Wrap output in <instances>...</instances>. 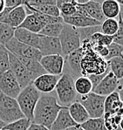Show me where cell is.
Segmentation results:
<instances>
[{
    "mask_svg": "<svg viewBox=\"0 0 123 130\" xmlns=\"http://www.w3.org/2000/svg\"><path fill=\"white\" fill-rule=\"evenodd\" d=\"M63 107L58 102L54 94H41L33 113L32 122L51 130L59 110Z\"/></svg>",
    "mask_w": 123,
    "mask_h": 130,
    "instance_id": "1",
    "label": "cell"
},
{
    "mask_svg": "<svg viewBox=\"0 0 123 130\" xmlns=\"http://www.w3.org/2000/svg\"><path fill=\"white\" fill-rule=\"evenodd\" d=\"M80 47L84 50V55L80 63L83 76L100 75L108 71V61L94 51L91 40L80 42Z\"/></svg>",
    "mask_w": 123,
    "mask_h": 130,
    "instance_id": "2",
    "label": "cell"
},
{
    "mask_svg": "<svg viewBox=\"0 0 123 130\" xmlns=\"http://www.w3.org/2000/svg\"><path fill=\"white\" fill-rule=\"evenodd\" d=\"M41 93L35 88L32 83L25 87L20 91L19 94L16 98L20 110L23 113L24 116L32 122L33 113L39 101Z\"/></svg>",
    "mask_w": 123,
    "mask_h": 130,
    "instance_id": "3",
    "label": "cell"
},
{
    "mask_svg": "<svg viewBox=\"0 0 123 130\" xmlns=\"http://www.w3.org/2000/svg\"><path fill=\"white\" fill-rule=\"evenodd\" d=\"M55 93L60 106L68 107L77 100L74 79L67 73H63L55 87Z\"/></svg>",
    "mask_w": 123,
    "mask_h": 130,
    "instance_id": "4",
    "label": "cell"
},
{
    "mask_svg": "<svg viewBox=\"0 0 123 130\" xmlns=\"http://www.w3.org/2000/svg\"><path fill=\"white\" fill-rule=\"evenodd\" d=\"M59 39L62 50V56L64 58L80 47L79 30L72 25L64 23L63 29L59 36Z\"/></svg>",
    "mask_w": 123,
    "mask_h": 130,
    "instance_id": "5",
    "label": "cell"
},
{
    "mask_svg": "<svg viewBox=\"0 0 123 130\" xmlns=\"http://www.w3.org/2000/svg\"><path fill=\"white\" fill-rule=\"evenodd\" d=\"M25 118L16 99L0 93V120L5 125Z\"/></svg>",
    "mask_w": 123,
    "mask_h": 130,
    "instance_id": "6",
    "label": "cell"
},
{
    "mask_svg": "<svg viewBox=\"0 0 123 130\" xmlns=\"http://www.w3.org/2000/svg\"><path fill=\"white\" fill-rule=\"evenodd\" d=\"M105 100L106 97L98 95L92 92L86 95L79 96L78 100L76 101L85 107L89 117L94 119V118L103 117L104 115Z\"/></svg>",
    "mask_w": 123,
    "mask_h": 130,
    "instance_id": "7",
    "label": "cell"
},
{
    "mask_svg": "<svg viewBox=\"0 0 123 130\" xmlns=\"http://www.w3.org/2000/svg\"><path fill=\"white\" fill-rule=\"evenodd\" d=\"M5 47L8 50L9 53H12L16 57L26 58V59H31L37 61H39L42 58V55L38 49L17 41L15 38L11 39L5 45Z\"/></svg>",
    "mask_w": 123,
    "mask_h": 130,
    "instance_id": "8",
    "label": "cell"
},
{
    "mask_svg": "<svg viewBox=\"0 0 123 130\" xmlns=\"http://www.w3.org/2000/svg\"><path fill=\"white\" fill-rule=\"evenodd\" d=\"M9 70L17 79L21 89L25 88V87L33 82L32 78L31 77L29 72L25 67V66L15 55L11 53H9Z\"/></svg>",
    "mask_w": 123,
    "mask_h": 130,
    "instance_id": "9",
    "label": "cell"
},
{
    "mask_svg": "<svg viewBox=\"0 0 123 130\" xmlns=\"http://www.w3.org/2000/svg\"><path fill=\"white\" fill-rule=\"evenodd\" d=\"M101 3L102 2L99 1H86L84 4L77 3V11L75 15L90 18L100 23H102L106 19L102 13Z\"/></svg>",
    "mask_w": 123,
    "mask_h": 130,
    "instance_id": "10",
    "label": "cell"
},
{
    "mask_svg": "<svg viewBox=\"0 0 123 130\" xmlns=\"http://www.w3.org/2000/svg\"><path fill=\"white\" fill-rule=\"evenodd\" d=\"M21 90L17 79L10 70L0 74V93L8 97L16 99Z\"/></svg>",
    "mask_w": 123,
    "mask_h": 130,
    "instance_id": "11",
    "label": "cell"
},
{
    "mask_svg": "<svg viewBox=\"0 0 123 130\" xmlns=\"http://www.w3.org/2000/svg\"><path fill=\"white\" fill-rule=\"evenodd\" d=\"M43 69L48 74L62 75L65 69V58L62 55L43 56L39 60Z\"/></svg>",
    "mask_w": 123,
    "mask_h": 130,
    "instance_id": "12",
    "label": "cell"
},
{
    "mask_svg": "<svg viewBox=\"0 0 123 130\" xmlns=\"http://www.w3.org/2000/svg\"><path fill=\"white\" fill-rule=\"evenodd\" d=\"M60 76L61 75H51L45 73L35 79L32 82V85L40 93L48 94L55 90Z\"/></svg>",
    "mask_w": 123,
    "mask_h": 130,
    "instance_id": "13",
    "label": "cell"
},
{
    "mask_svg": "<svg viewBox=\"0 0 123 130\" xmlns=\"http://www.w3.org/2000/svg\"><path fill=\"white\" fill-rule=\"evenodd\" d=\"M38 50L41 53L42 57L54 54L62 55V50H61L59 38H51L40 35Z\"/></svg>",
    "mask_w": 123,
    "mask_h": 130,
    "instance_id": "14",
    "label": "cell"
},
{
    "mask_svg": "<svg viewBox=\"0 0 123 130\" xmlns=\"http://www.w3.org/2000/svg\"><path fill=\"white\" fill-rule=\"evenodd\" d=\"M83 55H84V50L80 47L78 50L73 52L66 57H65V67L66 66L69 69V71L65 73H69L73 78H79L82 76L80 63Z\"/></svg>",
    "mask_w": 123,
    "mask_h": 130,
    "instance_id": "15",
    "label": "cell"
},
{
    "mask_svg": "<svg viewBox=\"0 0 123 130\" xmlns=\"http://www.w3.org/2000/svg\"><path fill=\"white\" fill-rule=\"evenodd\" d=\"M118 82L119 80L114 75V73L109 71L106 74V76L102 79V80L98 84V86L93 90V93H96L98 95L107 97V96L110 95L111 93L117 91Z\"/></svg>",
    "mask_w": 123,
    "mask_h": 130,
    "instance_id": "16",
    "label": "cell"
},
{
    "mask_svg": "<svg viewBox=\"0 0 123 130\" xmlns=\"http://www.w3.org/2000/svg\"><path fill=\"white\" fill-rule=\"evenodd\" d=\"M74 126H77V124L71 117L68 107H63L59 110L54 122L51 125V130H65Z\"/></svg>",
    "mask_w": 123,
    "mask_h": 130,
    "instance_id": "17",
    "label": "cell"
},
{
    "mask_svg": "<svg viewBox=\"0 0 123 130\" xmlns=\"http://www.w3.org/2000/svg\"><path fill=\"white\" fill-rule=\"evenodd\" d=\"M14 38L17 41L25 44L29 46H31L35 49L39 48L40 35L38 33L31 32V31H29L25 29H23V28H16Z\"/></svg>",
    "mask_w": 123,
    "mask_h": 130,
    "instance_id": "18",
    "label": "cell"
},
{
    "mask_svg": "<svg viewBox=\"0 0 123 130\" xmlns=\"http://www.w3.org/2000/svg\"><path fill=\"white\" fill-rule=\"evenodd\" d=\"M62 19L65 24L72 25V26L77 28V29L92 27V26H98V25H101V23L94 20V19H93L83 17V16H79V15L71 16V17H63Z\"/></svg>",
    "mask_w": 123,
    "mask_h": 130,
    "instance_id": "19",
    "label": "cell"
},
{
    "mask_svg": "<svg viewBox=\"0 0 123 130\" xmlns=\"http://www.w3.org/2000/svg\"><path fill=\"white\" fill-rule=\"evenodd\" d=\"M68 111L72 119L77 125H81L90 119L85 107L77 101L68 106Z\"/></svg>",
    "mask_w": 123,
    "mask_h": 130,
    "instance_id": "20",
    "label": "cell"
},
{
    "mask_svg": "<svg viewBox=\"0 0 123 130\" xmlns=\"http://www.w3.org/2000/svg\"><path fill=\"white\" fill-rule=\"evenodd\" d=\"M123 106L122 101H120V97H119L118 92L115 91L114 93H111L110 95L107 96L106 100H105V112L104 113H108V115H115L117 112L119 111L121 107Z\"/></svg>",
    "mask_w": 123,
    "mask_h": 130,
    "instance_id": "21",
    "label": "cell"
},
{
    "mask_svg": "<svg viewBox=\"0 0 123 130\" xmlns=\"http://www.w3.org/2000/svg\"><path fill=\"white\" fill-rule=\"evenodd\" d=\"M17 58L25 66V67L29 72L30 75L32 78L33 80L35 79H37L39 76L46 73L45 72V70L43 69L42 66L40 65L39 61L33 60V59H26V58H22V57H17Z\"/></svg>",
    "mask_w": 123,
    "mask_h": 130,
    "instance_id": "22",
    "label": "cell"
},
{
    "mask_svg": "<svg viewBox=\"0 0 123 130\" xmlns=\"http://www.w3.org/2000/svg\"><path fill=\"white\" fill-rule=\"evenodd\" d=\"M44 26H45V25L40 21V19L34 13L31 12V14L26 16L25 20L19 25V28H23V29H25L29 31L39 34Z\"/></svg>",
    "mask_w": 123,
    "mask_h": 130,
    "instance_id": "23",
    "label": "cell"
},
{
    "mask_svg": "<svg viewBox=\"0 0 123 130\" xmlns=\"http://www.w3.org/2000/svg\"><path fill=\"white\" fill-rule=\"evenodd\" d=\"M120 3L116 0H105L101 3V10L105 19H114L120 15Z\"/></svg>",
    "mask_w": 123,
    "mask_h": 130,
    "instance_id": "24",
    "label": "cell"
},
{
    "mask_svg": "<svg viewBox=\"0 0 123 130\" xmlns=\"http://www.w3.org/2000/svg\"><path fill=\"white\" fill-rule=\"evenodd\" d=\"M56 5L62 18L73 16L77 11V2L74 0H58Z\"/></svg>",
    "mask_w": 123,
    "mask_h": 130,
    "instance_id": "25",
    "label": "cell"
},
{
    "mask_svg": "<svg viewBox=\"0 0 123 130\" xmlns=\"http://www.w3.org/2000/svg\"><path fill=\"white\" fill-rule=\"evenodd\" d=\"M74 87L77 94L86 95L93 92V84L87 76H80L74 81Z\"/></svg>",
    "mask_w": 123,
    "mask_h": 130,
    "instance_id": "26",
    "label": "cell"
},
{
    "mask_svg": "<svg viewBox=\"0 0 123 130\" xmlns=\"http://www.w3.org/2000/svg\"><path fill=\"white\" fill-rule=\"evenodd\" d=\"M123 56V55H122ZM116 57L108 60V67L117 79L123 78V57Z\"/></svg>",
    "mask_w": 123,
    "mask_h": 130,
    "instance_id": "27",
    "label": "cell"
},
{
    "mask_svg": "<svg viewBox=\"0 0 123 130\" xmlns=\"http://www.w3.org/2000/svg\"><path fill=\"white\" fill-rule=\"evenodd\" d=\"M63 25H64V23H56V24L45 25L39 34L42 36H46V37L59 38V36L63 29Z\"/></svg>",
    "mask_w": 123,
    "mask_h": 130,
    "instance_id": "28",
    "label": "cell"
},
{
    "mask_svg": "<svg viewBox=\"0 0 123 130\" xmlns=\"http://www.w3.org/2000/svg\"><path fill=\"white\" fill-rule=\"evenodd\" d=\"M118 20L114 19H106L100 25L101 33L108 36H114L118 31Z\"/></svg>",
    "mask_w": 123,
    "mask_h": 130,
    "instance_id": "29",
    "label": "cell"
},
{
    "mask_svg": "<svg viewBox=\"0 0 123 130\" xmlns=\"http://www.w3.org/2000/svg\"><path fill=\"white\" fill-rule=\"evenodd\" d=\"M15 30V28L6 24L0 23V45L5 46L11 39H13Z\"/></svg>",
    "mask_w": 123,
    "mask_h": 130,
    "instance_id": "30",
    "label": "cell"
},
{
    "mask_svg": "<svg viewBox=\"0 0 123 130\" xmlns=\"http://www.w3.org/2000/svg\"><path fill=\"white\" fill-rule=\"evenodd\" d=\"M80 126L81 127V128L84 130H107V128L105 127L103 117L94 118V119L90 118L86 122H84Z\"/></svg>",
    "mask_w": 123,
    "mask_h": 130,
    "instance_id": "31",
    "label": "cell"
},
{
    "mask_svg": "<svg viewBox=\"0 0 123 130\" xmlns=\"http://www.w3.org/2000/svg\"><path fill=\"white\" fill-rule=\"evenodd\" d=\"M114 36H108L101 32H96L91 38V42L93 45H104V46H109L113 43Z\"/></svg>",
    "mask_w": 123,
    "mask_h": 130,
    "instance_id": "32",
    "label": "cell"
},
{
    "mask_svg": "<svg viewBox=\"0 0 123 130\" xmlns=\"http://www.w3.org/2000/svg\"><path fill=\"white\" fill-rule=\"evenodd\" d=\"M31 124V121L27 118H22L20 120L7 124L3 127V129L5 130H27L29 128L30 125Z\"/></svg>",
    "mask_w": 123,
    "mask_h": 130,
    "instance_id": "33",
    "label": "cell"
},
{
    "mask_svg": "<svg viewBox=\"0 0 123 130\" xmlns=\"http://www.w3.org/2000/svg\"><path fill=\"white\" fill-rule=\"evenodd\" d=\"M9 52L4 45H0V74L9 70Z\"/></svg>",
    "mask_w": 123,
    "mask_h": 130,
    "instance_id": "34",
    "label": "cell"
},
{
    "mask_svg": "<svg viewBox=\"0 0 123 130\" xmlns=\"http://www.w3.org/2000/svg\"><path fill=\"white\" fill-rule=\"evenodd\" d=\"M79 30L80 33V42L85 40H90L92 36L96 32H101L100 31V25L98 26H92V27H86V28H80Z\"/></svg>",
    "mask_w": 123,
    "mask_h": 130,
    "instance_id": "35",
    "label": "cell"
},
{
    "mask_svg": "<svg viewBox=\"0 0 123 130\" xmlns=\"http://www.w3.org/2000/svg\"><path fill=\"white\" fill-rule=\"evenodd\" d=\"M108 55L106 58L107 61L113 59V58L121 57L123 55V47L117 45V44L112 43L109 46H108Z\"/></svg>",
    "mask_w": 123,
    "mask_h": 130,
    "instance_id": "36",
    "label": "cell"
},
{
    "mask_svg": "<svg viewBox=\"0 0 123 130\" xmlns=\"http://www.w3.org/2000/svg\"><path fill=\"white\" fill-rule=\"evenodd\" d=\"M118 24H119L118 31H117V32L115 33V35L114 36L113 43L117 44V45H119L123 47V23L120 18H119Z\"/></svg>",
    "mask_w": 123,
    "mask_h": 130,
    "instance_id": "37",
    "label": "cell"
},
{
    "mask_svg": "<svg viewBox=\"0 0 123 130\" xmlns=\"http://www.w3.org/2000/svg\"><path fill=\"white\" fill-rule=\"evenodd\" d=\"M93 45V44H92ZM93 49L95 53L103 59H106V58L108 55V46H104V45H93Z\"/></svg>",
    "mask_w": 123,
    "mask_h": 130,
    "instance_id": "38",
    "label": "cell"
},
{
    "mask_svg": "<svg viewBox=\"0 0 123 130\" xmlns=\"http://www.w3.org/2000/svg\"><path fill=\"white\" fill-rule=\"evenodd\" d=\"M108 72L109 71L106 72L105 73H103V74H100V75H87L88 79H90V81L93 84V90H94L95 87L98 86V84L102 80V79L105 77V76H106V74L108 73Z\"/></svg>",
    "mask_w": 123,
    "mask_h": 130,
    "instance_id": "39",
    "label": "cell"
},
{
    "mask_svg": "<svg viewBox=\"0 0 123 130\" xmlns=\"http://www.w3.org/2000/svg\"><path fill=\"white\" fill-rule=\"evenodd\" d=\"M22 5H23V1L22 0H5V8L13 9V8H16Z\"/></svg>",
    "mask_w": 123,
    "mask_h": 130,
    "instance_id": "40",
    "label": "cell"
},
{
    "mask_svg": "<svg viewBox=\"0 0 123 130\" xmlns=\"http://www.w3.org/2000/svg\"><path fill=\"white\" fill-rule=\"evenodd\" d=\"M27 130H50L46 127H43V126H40V125H37V124H34V123H31L30 125L29 128Z\"/></svg>",
    "mask_w": 123,
    "mask_h": 130,
    "instance_id": "41",
    "label": "cell"
},
{
    "mask_svg": "<svg viewBox=\"0 0 123 130\" xmlns=\"http://www.w3.org/2000/svg\"><path fill=\"white\" fill-rule=\"evenodd\" d=\"M65 130H84L81 128V127L80 125H77V126H74V127H69L67 129H65Z\"/></svg>",
    "mask_w": 123,
    "mask_h": 130,
    "instance_id": "42",
    "label": "cell"
},
{
    "mask_svg": "<svg viewBox=\"0 0 123 130\" xmlns=\"http://www.w3.org/2000/svg\"><path fill=\"white\" fill-rule=\"evenodd\" d=\"M5 0H0V13L5 10Z\"/></svg>",
    "mask_w": 123,
    "mask_h": 130,
    "instance_id": "43",
    "label": "cell"
},
{
    "mask_svg": "<svg viewBox=\"0 0 123 130\" xmlns=\"http://www.w3.org/2000/svg\"><path fill=\"white\" fill-rule=\"evenodd\" d=\"M120 15H119V18L121 19L122 23H123V5H120Z\"/></svg>",
    "mask_w": 123,
    "mask_h": 130,
    "instance_id": "44",
    "label": "cell"
},
{
    "mask_svg": "<svg viewBox=\"0 0 123 130\" xmlns=\"http://www.w3.org/2000/svg\"><path fill=\"white\" fill-rule=\"evenodd\" d=\"M117 92H118V93H119V97H120V101H121L123 103V88L117 90Z\"/></svg>",
    "mask_w": 123,
    "mask_h": 130,
    "instance_id": "45",
    "label": "cell"
},
{
    "mask_svg": "<svg viewBox=\"0 0 123 130\" xmlns=\"http://www.w3.org/2000/svg\"><path fill=\"white\" fill-rule=\"evenodd\" d=\"M119 127H120L121 130H123V117L121 118V120H120V125H119Z\"/></svg>",
    "mask_w": 123,
    "mask_h": 130,
    "instance_id": "46",
    "label": "cell"
},
{
    "mask_svg": "<svg viewBox=\"0 0 123 130\" xmlns=\"http://www.w3.org/2000/svg\"><path fill=\"white\" fill-rule=\"evenodd\" d=\"M5 124L4 123L3 121H1V120H0V130H1V129H3V127H5Z\"/></svg>",
    "mask_w": 123,
    "mask_h": 130,
    "instance_id": "47",
    "label": "cell"
},
{
    "mask_svg": "<svg viewBox=\"0 0 123 130\" xmlns=\"http://www.w3.org/2000/svg\"><path fill=\"white\" fill-rule=\"evenodd\" d=\"M119 3H120V5H123V1H120V2H119Z\"/></svg>",
    "mask_w": 123,
    "mask_h": 130,
    "instance_id": "48",
    "label": "cell"
},
{
    "mask_svg": "<svg viewBox=\"0 0 123 130\" xmlns=\"http://www.w3.org/2000/svg\"><path fill=\"white\" fill-rule=\"evenodd\" d=\"M115 130H121V129H120V127H118V128H116Z\"/></svg>",
    "mask_w": 123,
    "mask_h": 130,
    "instance_id": "49",
    "label": "cell"
},
{
    "mask_svg": "<svg viewBox=\"0 0 123 130\" xmlns=\"http://www.w3.org/2000/svg\"><path fill=\"white\" fill-rule=\"evenodd\" d=\"M1 130H5V129H1Z\"/></svg>",
    "mask_w": 123,
    "mask_h": 130,
    "instance_id": "50",
    "label": "cell"
}]
</instances>
